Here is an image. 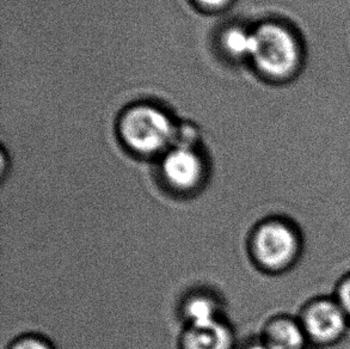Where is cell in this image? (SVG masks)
Masks as SVG:
<instances>
[{
	"instance_id": "obj_1",
	"label": "cell",
	"mask_w": 350,
	"mask_h": 349,
	"mask_svg": "<svg viewBox=\"0 0 350 349\" xmlns=\"http://www.w3.org/2000/svg\"><path fill=\"white\" fill-rule=\"evenodd\" d=\"M254 49L250 62L256 71L274 84L295 81L306 65V43L293 24L269 19L254 29Z\"/></svg>"
},
{
	"instance_id": "obj_2",
	"label": "cell",
	"mask_w": 350,
	"mask_h": 349,
	"mask_svg": "<svg viewBox=\"0 0 350 349\" xmlns=\"http://www.w3.org/2000/svg\"><path fill=\"white\" fill-rule=\"evenodd\" d=\"M304 241L298 227L286 218H269L254 229L249 240L251 260L269 274L293 268L303 254Z\"/></svg>"
},
{
	"instance_id": "obj_3",
	"label": "cell",
	"mask_w": 350,
	"mask_h": 349,
	"mask_svg": "<svg viewBox=\"0 0 350 349\" xmlns=\"http://www.w3.org/2000/svg\"><path fill=\"white\" fill-rule=\"evenodd\" d=\"M175 126L163 110L150 104L128 109L120 120V134L133 151L154 155L172 145Z\"/></svg>"
},
{
	"instance_id": "obj_4",
	"label": "cell",
	"mask_w": 350,
	"mask_h": 349,
	"mask_svg": "<svg viewBox=\"0 0 350 349\" xmlns=\"http://www.w3.org/2000/svg\"><path fill=\"white\" fill-rule=\"evenodd\" d=\"M299 321L310 341V347L335 345L346 336L350 322L335 297H322L308 302Z\"/></svg>"
},
{
	"instance_id": "obj_5",
	"label": "cell",
	"mask_w": 350,
	"mask_h": 349,
	"mask_svg": "<svg viewBox=\"0 0 350 349\" xmlns=\"http://www.w3.org/2000/svg\"><path fill=\"white\" fill-rule=\"evenodd\" d=\"M166 182L180 190H190L201 182L204 166L194 148L172 147L161 164Z\"/></svg>"
},
{
	"instance_id": "obj_6",
	"label": "cell",
	"mask_w": 350,
	"mask_h": 349,
	"mask_svg": "<svg viewBox=\"0 0 350 349\" xmlns=\"http://www.w3.org/2000/svg\"><path fill=\"white\" fill-rule=\"evenodd\" d=\"M270 349H308L310 341L297 317L281 315L265 323L260 336Z\"/></svg>"
},
{
	"instance_id": "obj_7",
	"label": "cell",
	"mask_w": 350,
	"mask_h": 349,
	"mask_svg": "<svg viewBox=\"0 0 350 349\" xmlns=\"http://www.w3.org/2000/svg\"><path fill=\"white\" fill-rule=\"evenodd\" d=\"M233 336L219 320L190 324L183 337L185 349H232Z\"/></svg>"
},
{
	"instance_id": "obj_8",
	"label": "cell",
	"mask_w": 350,
	"mask_h": 349,
	"mask_svg": "<svg viewBox=\"0 0 350 349\" xmlns=\"http://www.w3.org/2000/svg\"><path fill=\"white\" fill-rule=\"evenodd\" d=\"M254 29L243 28V27H231L225 30L221 36V44L230 57L233 59H246L250 60L252 49H254Z\"/></svg>"
},
{
	"instance_id": "obj_9",
	"label": "cell",
	"mask_w": 350,
	"mask_h": 349,
	"mask_svg": "<svg viewBox=\"0 0 350 349\" xmlns=\"http://www.w3.org/2000/svg\"><path fill=\"white\" fill-rule=\"evenodd\" d=\"M218 307L214 300L207 296H195L190 298L185 307V313L189 324H199L219 320L217 316Z\"/></svg>"
},
{
	"instance_id": "obj_10",
	"label": "cell",
	"mask_w": 350,
	"mask_h": 349,
	"mask_svg": "<svg viewBox=\"0 0 350 349\" xmlns=\"http://www.w3.org/2000/svg\"><path fill=\"white\" fill-rule=\"evenodd\" d=\"M198 140L196 129L191 126H180L175 127L174 138H172V147H185V148H194L195 142Z\"/></svg>"
},
{
	"instance_id": "obj_11",
	"label": "cell",
	"mask_w": 350,
	"mask_h": 349,
	"mask_svg": "<svg viewBox=\"0 0 350 349\" xmlns=\"http://www.w3.org/2000/svg\"><path fill=\"white\" fill-rule=\"evenodd\" d=\"M335 298L340 302L343 311L346 312L347 317L350 322V274L342 280L337 287Z\"/></svg>"
},
{
	"instance_id": "obj_12",
	"label": "cell",
	"mask_w": 350,
	"mask_h": 349,
	"mask_svg": "<svg viewBox=\"0 0 350 349\" xmlns=\"http://www.w3.org/2000/svg\"><path fill=\"white\" fill-rule=\"evenodd\" d=\"M10 349H52L46 341L38 339V337H23L16 341Z\"/></svg>"
},
{
	"instance_id": "obj_13",
	"label": "cell",
	"mask_w": 350,
	"mask_h": 349,
	"mask_svg": "<svg viewBox=\"0 0 350 349\" xmlns=\"http://www.w3.org/2000/svg\"><path fill=\"white\" fill-rule=\"evenodd\" d=\"M196 3L202 5L204 8H209V9H220L225 5H228L231 0H195Z\"/></svg>"
},
{
	"instance_id": "obj_14",
	"label": "cell",
	"mask_w": 350,
	"mask_h": 349,
	"mask_svg": "<svg viewBox=\"0 0 350 349\" xmlns=\"http://www.w3.org/2000/svg\"><path fill=\"white\" fill-rule=\"evenodd\" d=\"M244 349H270L268 346L265 345L263 341L260 339H256V340L251 341L250 344L244 347Z\"/></svg>"
},
{
	"instance_id": "obj_15",
	"label": "cell",
	"mask_w": 350,
	"mask_h": 349,
	"mask_svg": "<svg viewBox=\"0 0 350 349\" xmlns=\"http://www.w3.org/2000/svg\"><path fill=\"white\" fill-rule=\"evenodd\" d=\"M308 349H311V348H308Z\"/></svg>"
}]
</instances>
